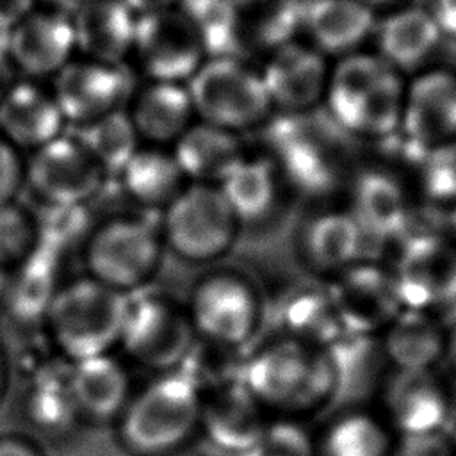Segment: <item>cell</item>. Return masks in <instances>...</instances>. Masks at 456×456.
<instances>
[{"instance_id": "ee69618b", "label": "cell", "mask_w": 456, "mask_h": 456, "mask_svg": "<svg viewBox=\"0 0 456 456\" xmlns=\"http://www.w3.org/2000/svg\"><path fill=\"white\" fill-rule=\"evenodd\" d=\"M431 12L442 34L456 37V0H435Z\"/></svg>"}, {"instance_id": "6da1fadb", "label": "cell", "mask_w": 456, "mask_h": 456, "mask_svg": "<svg viewBox=\"0 0 456 456\" xmlns=\"http://www.w3.org/2000/svg\"><path fill=\"white\" fill-rule=\"evenodd\" d=\"M240 383L265 413L297 420L333 401L340 372L330 349L281 335L242 360Z\"/></svg>"}, {"instance_id": "4dcf8cb0", "label": "cell", "mask_w": 456, "mask_h": 456, "mask_svg": "<svg viewBox=\"0 0 456 456\" xmlns=\"http://www.w3.org/2000/svg\"><path fill=\"white\" fill-rule=\"evenodd\" d=\"M171 151L187 182L216 185L242 157L237 134L198 119L178 137Z\"/></svg>"}, {"instance_id": "d590c367", "label": "cell", "mask_w": 456, "mask_h": 456, "mask_svg": "<svg viewBox=\"0 0 456 456\" xmlns=\"http://www.w3.org/2000/svg\"><path fill=\"white\" fill-rule=\"evenodd\" d=\"M77 137L107 175H119L128 159L142 144L126 110L121 109L82 125Z\"/></svg>"}, {"instance_id": "3957f363", "label": "cell", "mask_w": 456, "mask_h": 456, "mask_svg": "<svg viewBox=\"0 0 456 456\" xmlns=\"http://www.w3.org/2000/svg\"><path fill=\"white\" fill-rule=\"evenodd\" d=\"M403 75L378 53L354 52L330 68L324 102L333 119L362 137H383L401 125Z\"/></svg>"}, {"instance_id": "8fae6325", "label": "cell", "mask_w": 456, "mask_h": 456, "mask_svg": "<svg viewBox=\"0 0 456 456\" xmlns=\"http://www.w3.org/2000/svg\"><path fill=\"white\" fill-rule=\"evenodd\" d=\"M390 269L403 308L435 312L456 305V244L444 233H408Z\"/></svg>"}, {"instance_id": "d4e9b609", "label": "cell", "mask_w": 456, "mask_h": 456, "mask_svg": "<svg viewBox=\"0 0 456 456\" xmlns=\"http://www.w3.org/2000/svg\"><path fill=\"white\" fill-rule=\"evenodd\" d=\"M378 55L399 73L422 68L438 50L442 30L431 11L403 5L376 25Z\"/></svg>"}, {"instance_id": "db71d44e", "label": "cell", "mask_w": 456, "mask_h": 456, "mask_svg": "<svg viewBox=\"0 0 456 456\" xmlns=\"http://www.w3.org/2000/svg\"><path fill=\"white\" fill-rule=\"evenodd\" d=\"M0 94H2V91H0Z\"/></svg>"}, {"instance_id": "816d5d0a", "label": "cell", "mask_w": 456, "mask_h": 456, "mask_svg": "<svg viewBox=\"0 0 456 456\" xmlns=\"http://www.w3.org/2000/svg\"><path fill=\"white\" fill-rule=\"evenodd\" d=\"M9 276H11V271L0 267V303H4L7 287H9Z\"/></svg>"}, {"instance_id": "f6af8a7d", "label": "cell", "mask_w": 456, "mask_h": 456, "mask_svg": "<svg viewBox=\"0 0 456 456\" xmlns=\"http://www.w3.org/2000/svg\"><path fill=\"white\" fill-rule=\"evenodd\" d=\"M135 16H142V14H150V12H159L164 9H171L180 5L182 0H123Z\"/></svg>"}, {"instance_id": "f546056e", "label": "cell", "mask_w": 456, "mask_h": 456, "mask_svg": "<svg viewBox=\"0 0 456 456\" xmlns=\"http://www.w3.org/2000/svg\"><path fill=\"white\" fill-rule=\"evenodd\" d=\"M62 262L64 255L36 246L32 253L12 269L4 297L12 317L23 322L45 321L55 292L64 283Z\"/></svg>"}, {"instance_id": "c3c4849f", "label": "cell", "mask_w": 456, "mask_h": 456, "mask_svg": "<svg viewBox=\"0 0 456 456\" xmlns=\"http://www.w3.org/2000/svg\"><path fill=\"white\" fill-rule=\"evenodd\" d=\"M11 30H12V27H9L7 23H4V21L0 20V62H4V61H9Z\"/></svg>"}, {"instance_id": "e0dca14e", "label": "cell", "mask_w": 456, "mask_h": 456, "mask_svg": "<svg viewBox=\"0 0 456 456\" xmlns=\"http://www.w3.org/2000/svg\"><path fill=\"white\" fill-rule=\"evenodd\" d=\"M77 53L71 16L36 9L11 30L9 62L30 78L59 73Z\"/></svg>"}, {"instance_id": "9a60e30c", "label": "cell", "mask_w": 456, "mask_h": 456, "mask_svg": "<svg viewBox=\"0 0 456 456\" xmlns=\"http://www.w3.org/2000/svg\"><path fill=\"white\" fill-rule=\"evenodd\" d=\"M381 399L388 424L401 438L442 433L451 415V395L435 369L392 370Z\"/></svg>"}, {"instance_id": "52a82bcc", "label": "cell", "mask_w": 456, "mask_h": 456, "mask_svg": "<svg viewBox=\"0 0 456 456\" xmlns=\"http://www.w3.org/2000/svg\"><path fill=\"white\" fill-rule=\"evenodd\" d=\"M87 276L121 294L139 292L157 273L164 242L139 217H112L91 230L84 246Z\"/></svg>"}, {"instance_id": "cb8c5ba5", "label": "cell", "mask_w": 456, "mask_h": 456, "mask_svg": "<svg viewBox=\"0 0 456 456\" xmlns=\"http://www.w3.org/2000/svg\"><path fill=\"white\" fill-rule=\"evenodd\" d=\"M137 16L123 0H91L71 14L80 57L121 64L134 46Z\"/></svg>"}, {"instance_id": "30bf717a", "label": "cell", "mask_w": 456, "mask_h": 456, "mask_svg": "<svg viewBox=\"0 0 456 456\" xmlns=\"http://www.w3.org/2000/svg\"><path fill=\"white\" fill-rule=\"evenodd\" d=\"M130 55L150 80L187 84L208 48L196 21L176 5L137 16Z\"/></svg>"}, {"instance_id": "ab89813d", "label": "cell", "mask_w": 456, "mask_h": 456, "mask_svg": "<svg viewBox=\"0 0 456 456\" xmlns=\"http://www.w3.org/2000/svg\"><path fill=\"white\" fill-rule=\"evenodd\" d=\"M21 185H25V162L20 150L0 135V205L14 201Z\"/></svg>"}, {"instance_id": "ba28073f", "label": "cell", "mask_w": 456, "mask_h": 456, "mask_svg": "<svg viewBox=\"0 0 456 456\" xmlns=\"http://www.w3.org/2000/svg\"><path fill=\"white\" fill-rule=\"evenodd\" d=\"M196 338L187 308L176 301L160 294H128L119 347L135 363L157 374L173 372Z\"/></svg>"}, {"instance_id": "b9f144b4", "label": "cell", "mask_w": 456, "mask_h": 456, "mask_svg": "<svg viewBox=\"0 0 456 456\" xmlns=\"http://www.w3.org/2000/svg\"><path fill=\"white\" fill-rule=\"evenodd\" d=\"M0 456H45L41 447L21 435H0Z\"/></svg>"}, {"instance_id": "e575fe53", "label": "cell", "mask_w": 456, "mask_h": 456, "mask_svg": "<svg viewBox=\"0 0 456 456\" xmlns=\"http://www.w3.org/2000/svg\"><path fill=\"white\" fill-rule=\"evenodd\" d=\"M390 428L367 411H349L333 420L317 444V456H390Z\"/></svg>"}, {"instance_id": "11a10c76", "label": "cell", "mask_w": 456, "mask_h": 456, "mask_svg": "<svg viewBox=\"0 0 456 456\" xmlns=\"http://www.w3.org/2000/svg\"><path fill=\"white\" fill-rule=\"evenodd\" d=\"M454 456H456V454H454Z\"/></svg>"}, {"instance_id": "ac0fdd59", "label": "cell", "mask_w": 456, "mask_h": 456, "mask_svg": "<svg viewBox=\"0 0 456 456\" xmlns=\"http://www.w3.org/2000/svg\"><path fill=\"white\" fill-rule=\"evenodd\" d=\"M260 75L273 109L306 110L324 102L330 66L312 45L285 43L273 52Z\"/></svg>"}, {"instance_id": "8d00e7d4", "label": "cell", "mask_w": 456, "mask_h": 456, "mask_svg": "<svg viewBox=\"0 0 456 456\" xmlns=\"http://www.w3.org/2000/svg\"><path fill=\"white\" fill-rule=\"evenodd\" d=\"M37 246L66 255L71 248L86 242L91 233L86 205H43V212L34 216Z\"/></svg>"}, {"instance_id": "4fadbf2b", "label": "cell", "mask_w": 456, "mask_h": 456, "mask_svg": "<svg viewBox=\"0 0 456 456\" xmlns=\"http://www.w3.org/2000/svg\"><path fill=\"white\" fill-rule=\"evenodd\" d=\"M326 289L346 337L379 335L403 310L392 269L374 260H358L328 280Z\"/></svg>"}, {"instance_id": "f35d334b", "label": "cell", "mask_w": 456, "mask_h": 456, "mask_svg": "<svg viewBox=\"0 0 456 456\" xmlns=\"http://www.w3.org/2000/svg\"><path fill=\"white\" fill-rule=\"evenodd\" d=\"M242 456H317V444L296 419H269Z\"/></svg>"}, {"instance_id": "bcb514c9", "label": "cell", "mask_w": 456, "mask_h": 456, "mask_svg": "<svg viewBox=\"0 0 456 456\" xmlns=\"http://www.w3.org/2000/svg\"><path fill=\"white\" fill-rule=\"evenodd\" d=\"M444 360L456 376V322L451 328H445V347Z\"/></svg>"}, {"instance_id": "4316f807", "label": "cell", "mask_w": 456, "mask_h": 456, "mask_svg": "<svg viewBox=\"0 0 456 456\" xmlns=\"http://www.w3.org/2000/svg\"><path fill=\"white\" fill-rule=\"evenodd\" d=\"M376 25V11L360 0H315L306 14L310 45L324 57L360 52Z\"/></svg>"}, {"instance_id": "1f68e13d", "label": "cell", "mask_w": 456, "mask_h": 456, "mask_svg": "<svg viewBox=\"0 0 456 456\" xmlns=\"http://www.w3.org/2000/svg\"><path fill=\"white\" fill-rule=\"evenodd\" d=\"M68 362L52 360L30 374L23 395L25 419L46 435L66 433L80 422L68 381Z\"/></svg>"}, {"instance_id": "277c9868", "label": "cell", "mask_w": 456, "mask_h": 456, "mask_svg": "<svg viewBox=\"0 0 456 456\" xmlns=\"http://www.w3.org/2000/svg\"><path fill=\"white\" fill-rule=\"evenodd\" d=\"M126 305V294L87 274L64 281L45 315L50 346L68 363L112 353L119 346Z\"/></svg>"}, {"instance_id": "5bb4252c", "label": "cell", "mask_w": 456, "mask_h": 456, "mask_svg": "<svg viewBox=\"0 0 456 456\" xmlns=\"http://www.w3.org/2000/svg\"><path fill=\"white\" fill-rule=\"evenodd\" d=\"M52 94L64 121L78 126L121 109L128 80L121 64L73 57L52 77Z\"/></svg>"}, {"instance_id": "f5cc1de1", "label": "cell", "mask_w": 456, "mask_h": 456, "mask_svg": "<svg viewBox=\"0 0 456 456\" xmlns=\"http://www.w3.org/2000/svg\"><path fill=\"white\" fill-rule=\"evenodd\" d=\"M310 2H315V0H310Z\"/></svg>"}, {"instance_id": "44dd1931", "label": "cell", "mask_w": 456, "mask_h": 456, "mask_svg": "<svg viewBox=\"0 0 456 456\" xmlns=\"http://www.w3.org/2000/svg\"><path fill=\"white\" fill-rule=\"evenodd\" d=\"M68 381L80 422H116L132 395L130 374L112 353L69 363Z\"/></svg>"}, {"instance_id": "836d02e7", "label": "cell", "mask_w": 456, "mask_h": 456, "mask_svg": "<svg viewBox=\"0 0 456 456\" xmlns=\"http://www.w3.org/2000/svg\"><path fill=\"white\" fill-rule=\"evenodd\" d=\"M280 322L283 335L324 349H333L346 338L326 285L290 292L280 306Z\"/></svg>"}, {"instance_id": "60d3db41", "label": "cell", "mask_w": 456, "mask_h": 456, "mask_svg": "<svg viewBox=\"0 0 456 456\" xmlns=\"http://www.w3.org/2000/svg\"><path fill=\"white\" fill-rule=\"evenodd\" d=\"M456 447L442 433L424 436H406L392 449L390 456H454Z\"/></svg>"}, {"instance_id": "681fc988", "label": "cell", "mask_w": 456, "mask_h": 456, "mask_svg": "<svg viewBox=\"0 0 456 456\" xmlns=\"http://www.w3.org/2000/svg\"><path fill=\"white\" fill-rule=\"evenodd\" d=\"M5 387H7V362H5V354H4V349L0 346V399L5 392Z\"/></svg>"}, {"instance_id": "8992f818", "label": "cell", "mask_w": 456, "mask_h": 456, "mask_svg": "<svg viewBox=\"0 0 456 456\" xmlns=\"http://www.w3.org/2000/svg\"><path fill=\"white\" fill-rule=\"evenodd\" d=\"M239 223L216 183L187 182L162 208L160 237L178 258L207 264L221 258L239 235Z\"/></svg>"}, {"instance_id": "7402d4cb", "label": "cell", "mask_w": 456, "mask_h": 456, "mask_svg": "<svg viewBox=\"0 0 456 456\" xmlns=\"http://www.w3.org/2000/svg\"><path fill=\"white\" fill-rule=\"evenodd\" d=\"M64 118L50 89L32 80L0 94V135L18 150H37L62 134Z\"/></svg>"}, {"instance_id": "5b68a950", "label": "cell", "mask_w": 456, "mask_h": 456, "mask_svg": "<svg viewBox=\"0 0 456 456\" xmlns=\"http://www.w3.org/2000/svg\"><path fill=\"white\" fill-rule=\"evenodd\" d=\"M198 121L239 134L273 110L262 75L230 55H208L187 80Z\"/></svg>"}, {"instance_id": "7bdbcfd3", "label": "cell", "mask_w": 456, "mask_h": 456, "mask_svg": "<svg viewBox=\"0 0 456 456\" xmlns=\"http://www.w3.org/2000/svg\"><path fill=\"white\" fill-rule=\"evenodd\" d=\"M36 2L37 0H0V20L9 27H14L37 9Z\"/></svg>"}, {"instance_id": "f907efd6", "label": "cell", "mask_w": 456, "mask_h": 456, "mask_svg": "<svg viewBox=\"0 0 456 456\" xmlns=\"http://www.w3.org/2000/svg\"><path fill=\"white\" fill-rule=\"evenodd\" d=\"M360 2H363L367 7L376 11V9H381V7H395V5L403 4L404 0H360Z\"/></svg>"}, {"instance_id": "83f0119b", "label": "cell", "mask_w": 456, "mask_h": 456, "mask_svg": "<svg viewBox=\"0 0 456 456\" xmlns=\"http://www.w3.org/2000/svg\"><path fill=\"white\" fill-rule=\"evenodd\" d=\"M360 224L365 240H401L408 235L410 203L404 189L385 173L362 175L353 187L349 210ZM399 240V242H401Z\"/></svg>"}, {"instance_id": "7dc6e473", "label": "cell", "mask_w": 456, "mask_h": 456, "mask_svg": "<svg viewBox=\"0 0 456 456\" xmlns=\"http://www.w3.org/2000/svg\"><path fill=\"white\" fill-rule=\"evenodd\" d=\"M46 2H48L50 9L71 16V14H75L80 7H84L86 4H89L91 0H46Z\"/></svg>"}, {"instance_id": "2e32d148", "label": "cell", "mask_w": 456, "mask_h": 456, "mask_svg": "<svg viewBox=\"0 0 456 456\" xmlns=\"http://www.w3.org/2000/svg\"><path fill=\"white\" fill-rule=\"evenodd\" d=\"M401 130L422 148H442L456 141V73L426 69L404 87Z\"/></svg>"}, {"instance_id": "d6a6232c", "label": "cell", "mask_w": 456, "mask_h": 456, "mask_svg": "<svg viewBox=\"0 0 456 456\" xmlns=\"http://www.w3.org/2000/svg\"><path fill=\"white\" fill-rule=\"evenodd\" d=\"M125 192L139 205L164 208L187 183L171 150L141 144L119 171Z\"/></svg>"}, {"instance_id": "f1b7e54d", "label": "cell", "mask_w": 456, "mask_h": 456, "mask_svg": "<svg viewBox=\"0 0 456 456\" xmlns=\"http://www.w3.org/2000/svg\"><path fill=\"white\" fill-rule=\"evenodd\" d=\"M239 226L260 224L280 201V175L267 159L240 157L217 183Z\"/></svg>"}, {"instance_id": "7a4b0ae2", "label": "cell", "mask_w": 456, "mask_h": 456, "mask_svg": "<svg viewBox=\"0 0 456 456\" xmlns=\"http://www.w3.org/2000/svg\"><path fill=\"white\" fill-rule=\"evenodd\" d=\"M201 395L176 370L132 392L116 420L119 445L132 456H169L200 431Z\"/></svg>"}, {"instance_id": "ffe728a7", "label": "cell", "mask_w": 456, "mask_h": 456, "mask_svg": "<svg viewBox=\"0 0 456 456\" xmlns=\"http://www.w3.org/2000/svg\"><path fill=\"white\" fill-rule=\"evenodd\" d=\"M365 244V235L349 210H326L299 230L297 255L312 274L331 280L363 258Z\"/></svg>"}, {"instance_id": "484cf974", "label": "cell", "mask_w": 456, "mask_h": 456, "mask_svg": "<svg viewBox=\"0 0 456 456\" xmlns=\"http://www.w3.org/2000/svg\"><path fill=\"white\" fill-rule=\"evenodd\" d=\"M379 338L394 370H431L444 360L445 328L433 312L403 308Z\"/></svg>"}, {"instance_id": "9c48e42d", "label": "cell", "mask_w": 456, "mask_h": 456, "mask_svg": "<svg viewBox=\"0 0 456 456\" xmlns=\"http://www.w3.org/2000/svg\"><path fill=\"white\" fill-rule=\"evenodd\" d=\"M187 314L198 338L237 351L255 337L262 305L248 278L219 269L194 283Z\"/></svg>"}, {"instance_id": "603a6c76", "label": "cell", "mask_w": 456, "mask_h": 456, "mask_svg": "<svg viewBox=\"0 0 456 456\" xmlns=\"http://www.w3.org/2000/svg\"><path fill=\"white\" fill-rule=\"evenodd\" d=\"M142 144L173 146L196 121L185 84L150 80L135 91L126 110Z\"/></svg>"}, {"instance_id": "7c38bea8", "label": "cell", "mask_w": 456, "mask_h": 456, "mask_svg": "<svg viewBox=\"0 0 456 456\" xmlns=\"http://www.w3.org/2000/svg\"><path fill=\"white\" fill-rule=\"evenodd\" d=\"M107 173L77 135H59L32 151L25 162V185L43 205H87L103 187Z\"/></svg>"}, {"instance_id": "74e56055", "label": "cell", "mask_w": 456, "mask_h": 456, "mask_svg": "<svg viewBox=\"0 0 456 456\" xmlns=\"http://www.w3.org/2000/svg\"><path fill=\"white\" fill-rule=\"evenodd\" d=\"M37 246L36 221L16 201L0 205V267L11 271Z\"/></svg>"}, {"instance_id": "d6986e66", "label": "cell", "mask_w": 456, "mask_h": 456, "mask_svg": "<svg viewBox=\"0 0 456 456\" xmlns=\"http://www.w3.org/2000/svg\"><path fill=\"white\" fill-rule=\"evenodd\" d=\"M267 420L240 379L201 397L200 431L223 456H242L256 442Z\"/></svg>"}]
</instances>
